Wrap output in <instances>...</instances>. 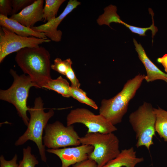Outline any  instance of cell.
Returning a JSON list of instances; mask_svg holds the SVG:
<instances>
[{"label":"cell","instance_id":"obj_1","mask_svg":"<svg viewBox=\"0 0 167 167\" xmlns=\"http://www.w3.org/2000/svg\"><path fill=\"white\" fill-rule=\"evenodd\" d=\"M15 59L24 74L29 76L39 88L52 79L50 55L45 48L22 49L16 52Z\"/></svg>","mask_w":167,"mask_h":167},{"label":"cell","instance_id":"obj_2","mask_svg":"<svg viewBox=\"0 0 167 167\" xmlns=\"http://www.w3.org/2000/svg\"><path fill=\"white\" fill-rule=\"evenodd\" d=\"M145 75L139 74L127 81L122 90L113 97L103 99L99 108V114L113 125L121 122L126 113L130 101L140 87Z\"/></svg>","mask_w":167,"mask_h":167},{"label":"cell","instance_id":"obj_3","mask_svg":"<svg viewBox=\"0 0 167 167\" xmlns=\"http://www.w3.org/2000/svg\"><path fill=\"white\" fill-rule=\"evenodd\" d=\"M34 106L29 107L28 110L30 118L27 128L24 134L16 141V146L22 145L29 140L34 142L36 145L41 159L45 162L47 158L45 152V146L43 143V134L49 120L54 114L53 109L45 112L44 110V103L40 97L36 98Z\"/></svg>","mask_w":167,"mask_h":167},{"label":"cell","instance_id":"obj_4","mask_svg":"<svg viewBox=\"0 0 167 167\" xmlns=\"http://www.w3.org/2000/svg\"><path fill=\"white\" fill-rule=\"evenodd\" d=\"M10 72L13 77V83L8 89L0 90V99L14 105L19 116L28 126L29 119L27 116V111L29 107L27 106V104L29 90L32 87L39 88L38 86L28 75L25 74L19 75L12 69H10Z\"/></svg>","mask_w":167,"mask_h":167},{"label":"cell","instance_id":"obj_5","mask_svg":"<svg viewBox=\"0 0 167 167\" xmlns=\"http://www.w3.org/2000/svg\"><path fill=\"white\" fill-rule=\"evenodd\" d=\"M79 141L81 144L91 145L94 147V150L88 159L95 161L97 167H103L116 157L121 152L119 139L113 133H87L84 136L80 138Z\"/></svg>","mask_w":167,"mask_h":167},{"label":"cell","instance_id":"obj_6","mask_svg":"<svg viewBox=\"0 0 167 167\" xmlns=\"http://www.w3.org/2000/svg\"><path fill=\"white\" fill-rule=\"evenodd\" d=\"M153 108L150 103L144 102L129 115V121L135 134L137 148L144 146L149 150L154 144L156 116Z\"/></svg>","mask_w":167,"mask_h":167},{"label":"cell","instance_id":"obj_7","mask_svg":"<svg viewBox=\"0 0 167 167\" xmlns=\"http://www.w3.org/2000/svg\"><path fill=\"white\" fill-rule=\"evenodd\" d=\"M43 141L45 147L49 149H57L67 146H79L80 137L72 125L65 126L57 121L47 124L44 129Z\"/></svg>","mask_w":167,"mask_h":167},{"label":"cell","instance_id":"obj_8","mask_svg":"<svg viewBox=\"0 0 167 167\" xmlns=\"http://www.w3.org/2000/svg\"><path fill=\"white\" fill-rule=\"evenodd\" d=\"M76 123L84 125L88 129L87 133L98 132L103 134L113 133L117 130L104 117L95 115L85 108H77L71 110L66 117L67 126Z\"/></svg>","mask_w":167,"mask_h":167},{"label":"cell","instance_id":"obj_9","mask_svg":"<svg viewBox=\"0 0 167 167\" xmlns=\"http://www.w3.org/2000/svg\"><path fill=\"white\" fill-rule=\"evenodd\" d=\"M50 41L47 38H39L19 36L2 27L0 31V63L8 55L13 52H17L25 48L37 47L41 44Z\"/></svg>","mask_w":167,"mask_h":167},{"label":"cell","instance_id":"obj_10","mask_svg":"<svg viewBox=\"0 0 167 167\" xmlns=\"http://www.w3.org/2000/svg\"><path fill=\"white\" fill-rule=\"evenodd\" d=\"M93 150L94 147L92 145L82 144L73 147L49 148L46 151L54 154L59 158L62 162L61 167H69L88 159Z\"/></svg>","mask_w":167,"mask_h":167},{"label":"cell","instance_id":"obj_11","mask_svg":"<svg viewBox=\"0 0 167 167\" xmlns=\"http://www.w3.org/2000/svg\"><path fill=\"white\" fill-rule=\"evenodd\" d=\"M80 2L76 0H70L62 12L54 19L38 26L31 28L34 31L44 33L45 36L52 41L58 42L61 41L62 32L57 28L66 16L79 5Z\"/></svg>","mask_w":167,"mask_h":167},{"label":"cell","instance_id":"obj_12","mask_svg":"<svg viewBox=\"0 0 167 167\" xmlns=\"http://www.w3.org/2000/svg\"><path fill=\"white\" fill-rule=\"evenodd\" d=\"M44 3L43 0H35L32 3L10 18L31 28L36 22L43 20Z\"/></svg>","mask_w":167,"mask_h":167},{"label":"cell","instance_id":"obj_13","mask_svg":"<svg viewBox=\"0 0 167 167\" xmlns=\"http://www.w3.org/2000/svg\"><path fill=\"white\" fill-rule=\"evenodd\" d=\"M133 42L138 57L146 69L147 75L145 80L147 82L157 80H161L167 83V75L160 70L147 56L143 48L140 43L138 44L135 38Z\"/></svg>","mask_w":167,"mask_h":167},{"label":"cell","instance_id":"obj_14","mask_svg":"<svg viewBox=\"0 0 167 167\" xmlns=\"http://www.w3.org/2000/svg\"><path fill=\"white\" fill-rule=\"evenodd\" d=\"M0 25L17 35L23 37L33 36L39 38H47L44 33L35 31L17 21L0 15Z\"/></svg>","mask_w":167,"mask_h":167},{"label":"cell","instance_id":"obj_15","mask_svg":"<svg viewBox=\"0 0 167 167\" xmlns=\"http://www.w3.org/2000/svg\"><path fill=\"white\" fill-rule=\"evenodd\" d=\"M134 148L131 147L122 150L115 158L108 162L103 167H135L144 161L143 157H138Z\"/></svg>","mask_w":167,"mask_h":167},{"label":"cell","instance_id":"obj_16","mask_svg":"<svg viewBox=\"0 0 167 167\" xmlns=\"http://www.w3.org/2000/svg\"><path fill=\"white\" fill-rule=\"evenodd\" d=\"M71 86L66 79L60 76L56 79H51L42 86L44 88L53 90L64 97H71Z\"/></svg>","mask_w":167,"mask_h":167},{"label":"cell","instance_id":"obj_17","mask_svg":"<svg viewBox=\"0 0 167 167\" xmlns=\"http://www.w3.org/2000/svg\"><path fill=\"white\" fill-rule=\"evenodd\" d=\"M156 116V131L164 141L167 142V111L159 107L153 108Z\"/></svg>","mask_w":167,"mask_h":167},{"label":"cell","instance_id":"obj_18","mask_svg":"<svg viewBox=\"0 0 167 167\" xmlns=\"http://www.w3.org/2000/svg\"><path fill=\"white\" fill-rule=\"evenodd\" d=\"M104 12L100 15L97 19V22L99 25H106L110 27V24L115 22L122 24V21L117 13L116 6L110 5L104 9Z\"/></svg>","mask_w":167,"mask_h":167},{"label":"cell","instance_id":"obj_19","mask_svg":"<svg viewBox=\"0 0 167 167\" xmlns=\"http://www.w3.org/2000/svg\"><path fill=\"white\" fill-rule=\"evenodd\" d=\"M65 0H45L43 9V20L48 22L56 17L59 7Z\"/></svg>","mask_w":167,"mask_h":167},{"label":"cell","instance_id":"obj_20","mask_svg":"<svg viewBox=\"0 0 167 167\" xmlns=\"http://www.w3.org/2000/svg\"><path fill=\"white\" fill-rule=\"evenodd\" d=\"M71 97L79 102L86 104L95 109L98 107L96 103L87 96L86 93L82 89L71 86Z\"/></svg>","mask_w":167,"mask_h":167},{"label":"cell","instance_id":"obj_21","mask_svg":"<svg viewBox=\"0 0 167 167\" xmlns=\"http://www.w3.org/2000/svg\"><path fill=\"white\" fill-rule=\"evenodd\" d=\"M39 161L31 153V148L28 146L23 149V158L19 162L18 167H35Z\"/></svg>","mask_w":167,"mask_h":167},{"label":"cell","instance_id":"obj_22","mask_svg":"<svg viewBox=\"0 0 167 167\" xmlns=\"http://www.w3.org/2000/svg\"><path fill=\"white\" fill-rule=\"evenodd\" d=\"M72 62L69 58L63 60L60 58H56L54 64H51V69L62 75H65L69 68L71 66Z\"/></svg>","mask_w":167,"mask_h":167},{"label":"cell","instance_id":"obj_23","mask_svg":"<svg viewBox=\"0 0 167 167\" xmlns=\"http://www.w3.org/2000/svg\"><path fill=\"white\" fill-rule=\"evenodd\" d=\"M35 0H11L12 10L11 15L15 14L32 3Z\"/></svg>","mask_w":167,"mask_h":167},{"label":"cell","instance_id":"obj_24","mask_svg":"<svg viewBox=\"0 0 167 167\" xmlns=\"http://www.w3.org/2000/svg\"><path fill=\"white\" fill-rule=\"evenodd\" d=\"M12 10L11 0H0V15L6 17L11 16Z\"/></svg>","mask_w":167,"mask_h":167},{"label":"cell","instance_id":"obj_25","mask_svg":"<svg viewBox=\"0 0 167 167\" xmlns=\"http://www.w3.org/2000/svg\"><path fill=\"white\" fill-rule=\"evenodd\" d=\"M65 76L71 81V86L80 88V84L76 78L71 66H70L67 70Z\"/></svg>","mask_w":167,"mask_h":167},{"label":"cell","instance_id":"obj_26","mask_svg":"<svg viewBox=\"0 0 167 167\" xmlns=\"http://www.w3.org/2000/svg\"><path fill=\"white\" fill-rule=\"evenodd\" d=\"M17 158V155L15 154L11 160L7 161L1 155L0 156V167H18Z\"/></svg>","mask_w":167,"mask_h":167},{"label":"cell","instance_id":"obj_27","mask_svg":"<svg viewBox=\"0 0 167 167\" xmlns=\"http://www.w3.org/2000/svg\"><path fill=\"white\" fill-rule=\"evenodd\" d=\"M72 167H97V165L95 161L88 159L72 165Z\"/></svg>","mask_w":167,"mask_h":167},{"label":"cell","instance_id":"obj_28","mask_svg":"<svg viewBox=\"0 0 167 167\" xmlns=\"http://www.w3.org/2000/svg\"><path fill=\"white\" fill-rule=\"evenodd\" d=\"M157 61L163 66L167 75V54H165L162 57L158 58Z\"/></svg>","mask_w":167,"mask_h":167}]
</instances>
